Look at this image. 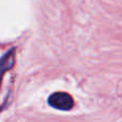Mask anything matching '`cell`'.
Returning <instances> with one entry per match:
<instances>
[{
    "instance_id": "6da1fadb",
    "label": "cell",
    "mask_w": 122,
    "mask_h": 122,
    "mask_svg": "<svg viewBox=\"0 0 122 122\" xmlns=\"http://www.w3.org/2000/svg\"><path fill=\"white\" fill-rule=\"evenodd\" d=\"M49 104L58 110H69L74 106V99L68 93L56 92L49 97Z\"/></svg>"
},
{
    "instance_id": "7a4b0ae2",
    "label": "cell",
    "mask_w": 122,
    "mask_h": 122,
    "mask_svg": "<svg viewBox=\"0 0 122 122\" xmlns=\"http://www.w3.org/2000/svg\"><path fill=\"white\" fill-rule=\"evenodd\" d=\"M14 62H15L14 50L9 51L2 57H0V83L2 81V77L5 76V72L14 66Z\"/></svg>"
}]
</instances>
